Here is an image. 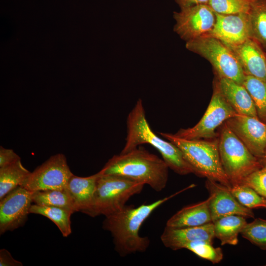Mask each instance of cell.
Returning a JSON list of instances; mask_svg holds the SVG:
<instances>
[{
  "label": "cell",
  "instance_id": "obj_1",
  "mask_svg": "<svg viewBox=\"0 0 266 266\" xmlns=\"http://www.w3.org/2000/svg\"><path fill=\"white\" fill-rule=\"evenodd\" d=\"M195 184L178 192L156 200L150 204H143L135 207L133 205H125L121 210L105 216L102 228L109 231L113 238L114 249L121 257L144 252L148 248L150 241L147 236L142 237L139 231L143 223L151 214L162 204Z\"/></svg>",
  "mask_w": 266,
  "mask_h": 266
},
{
  "label": "cell",
  "instance_id": "obj_2",
  "mask_svg": "<svg viewBox=\"0 0 266 266\" xmlns=\"http://www.w3.org/2000/svg\"><path fill=\"white\" fill-rule=\"evenodd\" d=\"M169 168L163 158L139 146L127 153L113 156L100 172L123 176L160 192L166 186Z\"/></svg>",
  "mask_w": 266,
  "mask_h": 266
},
{
  "label": "cell",
  "instance_id": "obj_3",
  "mask_svg": "<svg viewBox=\"0 0 266 266\" xmlns=\"http://www.w3.org/2000/svg\"><path fill=\"white\" fill-rule=\"evenodd\" d=\"M126 143L120 153H125L148 143L161 153L170 169L182 175L194 173L193 168L185 159L180 149L169 141L158 136L151 129L146 118L141 99H139L127 117Z\"/></svg>",
  "mask_w": 266,
  "mask_h": 266
},
{
  "label": "cell",
  "instance_id": "obj_4",
  "mask_svg": "<svg viewBox=\"0 0 266 266\" xmlns=\"http://www.w3.org/2000/svg\"><path fill=\"white\" fill-rule=\"evenodd\" d=\"M159 134L180 149L194 174L232 188L220 161L218 137L189 140L171 133L160 132Z\"/></svg>",
  "mask_w": 266,
  "mask_h": 266
},
{
  "label": "cell",
  "instance_id": "obj_5",
  "mask_svg": "<svg viewBox=\"0 0 266 266\" xmlns=\"http://www.w3.org/2000/svg\"><path fill=\"white\" fill-rule=\"evenodd\" d=\"M99 173L91 204L83 213L91 217H105L121 210L132 196L141 193L145 185L123 176Z\"/></svg>",
  "mask_w": 266,
  "mask_h": 266
},
{
  "label": "cell",
  "instance_id": "obj_6",
  "mask_svg": "<svg viewBox=\"0 0 266 266\" xmlns=\"http://www.w3.org/2000/svg\"><path fill=\"white\" fill-rule=\"evenodd\" d=\"M219 153L221 164L232 187L241 184L245 179L263 166L224 122L219 134Z\"/></svg>",
  "mask_w": 266,
  "mask_h": 266
},
{
  "label": "cell",
  "instance_id": "obj_7",
  "mask_svg": "<svg viewBox=\"0 0 266 266\" xmlns=\"http://www.w3.org/2000/svg\"><path fill=\"white\" fill-rule=\"evenodd\" d=\"M186 48L207 60L216 76L242 85L245 74L233 53L220 39L205 34L186 42Z\"/></svg>",
  "mask_w": 266,
  "mask_h": 266
},
{
  "label": "cell",
  "instance_id": "obj_8",
  "mask_svg": "<svg viewBox=\"0 0 266 266\" xmlns=\"http://www.w3.org/2000/svg\"><path fill=\"white\" fill-rule=\"evenodd\" d=\"M237 113L222 95L214 80L213 92L209 104L201 119L194 127L180 129L174 133L186 139H213L218 137L215 130Z\"/></svg>",
  "mask_w": 266,
  "mask_h": 266
},
{
  "label": "cell",
  "instance_id": "obj_9",
  "mask_svg": "<svg viewBox=\"0 0 266 266\" xmlns=\"http://www.w3.org/2000/svg\"><path fill=\"white\" fill-rule=\"evenodd\" d=\"M73 174L65 156L58 153L31 172L21 186L31 192L64 189Z\"/></svg>",
  "mask_w": 266,
  "mask_h": 266
},
{
  "label": "cell",
  "instance_id": "obj_10",
  "mask_svg": "<svg viewBox=\"0 0 266 266\" xmlns=\"http://www.w3.org/2000/svg\"><path fill=\"white\" fill-rule=\"evenodd\" d=\"M174 12V31L186 42L208 34L216 21L215 12L207 4L180 8Z\"/></svg>",
  "mask_w": 266,
  "mask_h": 266
},
{
  "label": "cell",
  "instance_id": "obj_11",
  "mask_svg": "<svg viewBox=\"0 0 266 266\" xmlns=\"http://www.w3.org/2000/svg\"><path fill=\"white\" fill-rule=\"evenodd\" d=\"M33 192L19 186L0 200V234L23 226L33 202Z\"/></svg>",
  "mask_w": 266,
  "mask_h": 266
},
{
  "label": "cell",
  "instance_id": "obj_12",
  "mask_svg": "<svg viewBox=\"0 0 266 266\" xmlns=\"http://www.w3.org/2000/svg\"><path fill=\"white\" fill-rule=\"evenodd\" d=\"M225 123L249 151L261 161L266 151V124L258 118L239 114Z\"/></svg>",
  "mask_w": 266,
  "mask_h": 266
},
{
  "label": "cell",
  "instance_id": "obj_13",
  "mask_svg": "<svg viewBox=\"0 0 266 266\" xmlns=\"http://www.w3.org/2000/svg\"><path fill=\"white\" fill-rule=\"evenodd\" d=\"M205 187L209 194V206L213 223L232 215L254 218L252 209L242 205L232 194L231 188L210 179H206Z\"/></svg>",
  "mask_w": 266,
  "mask_h": 266
},
{
  "label": "cell",
  "instance_id": "obj_14",
  "mask_svg": "<svg viewBox=\"0 0 266 266\" xmlns=\"http://www.w3.org/2000/svg\"><path fill=\"white\" fill-rule=\"evenodd\" d=\"M215 24L207 34L220 39L229 46L239 44L250 38L248 14L225 15L215 13Z\"/></svg>",
  "mask_w": 266,
  "mask_h": 266
},
{
  "label": "cell",
  "instance_id": "obj_15",
  "mask_svg": "<svg viewBox=\"0 0 266 266\" xmlns=\"http://www.w3.org/2000/svg\"><path fill=\"white\" fill-rule=\"evenodd\" d=\"M227 46L234 54L245 75L266 82V52L257 42L249 38L239 44Z\"/></svg>",
  "mask_w": 266,
  "mask_h": 266
},
{
  "label": "cell",
  "instance_id": "obj_16",
  "mask_svg": "<svg viewBox=\"0 0 266 266\" xmlns=\"http://www.w3.org/2000/svg\"><path fill=\"white\" fill-rule=\"evenodd\" d=\"M214 237L213 222L201 226L181 228L166 226L160 237L163 245L173 250L183 249L186 244L197 241H204L213 244Z\"/></svg>",
  "mask_w": 266,
  "mask_h": 266
},
{
  "label": "cell",
  "instance_id": "obj_17",
  "mask_svg": "<svg viewBox=\"0 0 266 266\" xmlns=\"http://www.w3.org/2000/svg\"><path fill=\"white\" fill-rule=\"evenodd\" d=\"M214 80L224 97L237 114L258 118L253 100L243 85L216 76Z\"/></svg>",
  "mask_w": 266,
  "mask_h": 266
},
{
  "label": "cell",
  "instance_id": "obj_18",
  "mask_svg": "<svg viewBox=\"0 0 266 266\" xmlns=\"http://www.w3.org/2000/svg\"><path fill=\"white\" fill-rule=\"evenodd\" d=\"M210 198L183 207L166 222V226L181 228L201 226L212 222L209 206Z\"/></svg>",
  "mask_w": 266,
  "mask_h": 266
},
{
  "label": "cell",
  "instance_id": "obj_19",
  "mask_svg": "<svg viewBox=\"0 0 266 266\" xmlns=\"http://www.w3.org/2000/svg\"><path fill=\"white\" fill-rule=\"evenodd\" d=\"M99 172L88 177L73 174L66 189L72 200L75 212L83 213L91 205L96 189Z\"/></svg>",
  "mask_w": 266,
  "mask_h": 266
},
{
  "label": "cell",
  "instance_id": "obj_20",
  "mask_svg": "<svg viewBox=\"0 0 266 266\" xmlns=\"http://www.w3.org/2000/svg\"><path fill=\"white\" fill-rule=\"evenodd\" d=\"M247 223L246 218L239 215L222 217L213 222L215 237L220 240L222 245H236L238 234Z\"/></svg>",
  "mask_w": 266,
  "mask_h": 266
},
{
  "label": "cell",
  "instance_id": "obj_21",
  "mask_svg": "<svg viewBox=\"0 0 266 266\" xmlns=\"http://www.w3.org/2000/svg\"><path fill=\"white\" fill-rule=\"evenodd\" d=\"M248 15L250 38L257 42L266 52V0L251 1Z\"/></svg>",
  "mask_w": 266,
  "mask_h": 266
},
{
  "label": "cell",
  "instance_id": "obj_22",
  "mask_svg": "<svg viewBox=\"0 0 266 266\" xmlns=\"http://www.w3.org/2000/svg\"><path fill=\"white\" fill-rule=\"evenodd\" d=\"M31 172L24 167L21 160L0 167V200L21 186Z\"/></svg>",
  "mask_w": 266,
  "mask_h": 266
},
{
  "label": "cell",
  "instance_id": "obj_23",
  "mask_svg": "<svg viewBox=\"0 0 266 266\" xmlns=\"http://www.w3.org/2000/svg\"><path fill=\"white\" fill-rule=\"evenodd\" d=\"M32 200L34 204L54 206L75 212L73 202L66 189H55L33 192Z\"/></svg>",
  "mask_w": 266,
  "mask_h": 266
},
{
  "label": "cell",
  "instance_id": "obj_24",
  "mask_svg": "<svg viewBox=\"0 0 266 266\" xmlns=\"http://www.w3.org/2000/svg\"><path fill=\"white\" fill-rule=\"evenodd\" d=\"M30 213L44 216L54 222L64 237L71 233L70 216L72 212L62 208L32 204Z\"/></svg>",
  "mask_w": 266,
  "mask_h": 266
},
{
  "label": "cell",
  "instance_id": "obj_25",
  "mask_svg": "<svg viewBox=\"0 0 266 266\" xmlns=\"http://www.w3.org/2000/svg\"><path fill=\"white\" fill-rule=\"evenodd\" d=\"M242 85L253 100L259 119L266 124V82L245 75Z\"/></svg>",
  "mask_w": 266,
  "mask_h": 266
},
{
  "label": "cell",
  "instance_id": "obj_26",
  "mask_svg": "<svg viewBox=\"0 0 266 266\" xmlns=\"http://www.w3.org/2000/svg\"><path fill=\"white\" fill-rule=\"evenodd\" d=\"M231 191L236 200L245 207L250 208H266V200L251 187L244 184L233 186Z\"/></svg>",
  "mask_w": 266,
  "mask_h": 266
},
{
  "label": "cell",
  "instance_id": "obj_27",
  "mask_svg": "<svg viewBox=\"0 0 266 266\" xmlns=\"http://www.w3.org/2000/svg\"><path fill=\"white\" fill-rule=\"evenodd\" d=\"M240 233L253 244L261 249L266 250V219H255L246 224Z\"/></svg>",
  "mask_w": 266,
  "mask_h": 266
},
{
  "label": "cell",
  "instance_id": "obj_28",
  "mask_svg": "<svg viewBox=\"0 0 266 266\" xmlns=\"http://www.w3.org/2000/svg\"><path fill=\"white\" fill-rule=\"evenodd\" d=\"M251 2L248 0H209L207 4L215 13L232 15L248 14Z\"/></svg>",
  "mask_w": 266,
  "mask_h": 266
},
{
  "label": "cell",
  "instance_id": "obj_29",
  "mask_svg": "<svg viewBox=\"0 0 266 266\" xmlns=\"http://www.w3.org/2000/svg\"><path fill=\"white\" fill-rule=\"evenodd\" d=\"M212 244L204 241H197L186 244L183 249H188L198 256L215 264L222 260L223 253L220 247H214Z\"/></svg>",
  "mask_w": 266,
  "mask_h": 266
},
{
  "label": "cell",
  "instance_id": "obj_30",
  "mask_svg": "<svg viewBox=\"0 0 266 266\" xmlns=\"http://www.w3.org/2000/svg\"><path fill=\"white\" fill-rule=\"evenodd\" d=\"M242 184L251 187L266 200V166L250 174Z\"/></svg>",
  "mask_w": 266,
  "mask_h": 266
},
{
  "label": "cell",
  "instance_id": "obj_31",
  "mask_svg": "<svg viewBox=\"0 0 266 266\" xmlns=\"http://www.w3.org/2000/svg\"><path fill=\"white\" fill-rule=\"evenodd\" d=\"M20 160V157L12 149L0 146V167L7 166Z\"/></svg>",
  "mask_w": 266,
  "mask_h": 266
},
{
  "label": "cell",
  "instance_id": "obj_32",
  "mask_svg": "<svg viewBox=\"0 0 266 266\" xmlns=\"http://www.w3.org/2000/svg\"><path fill=\"white\" fill-rule=\"evenodd\" d=\"M0 266H22L23 264L14 259L7 250L3 248L0 250Z\"/></svg>",
  "mask_w": 266,
  "mask_h": 266
},
{
  "label": "cell",
  "instance_id": "obj_33",
  "mask_svg": "<svg viewBox=\"0 0 266 266\" xmlns=\"http://www.w3.org/2000/svg\"><path fill=\"white\" fill-rule=\"evenodd\" d=\"M180 8H185L197 4H207L209 0H175Z\"/></svg>",
  "mask_w": 266,
  "mask_h": 266
},
{
  "label": "cell",
  "instance_id": "obj_34",
  "mask_svg": "<svg viewBox=\"0 0 266 266\" xmlns=\"http://www.w3.org/2000/svg\"><path fill=\"white\" fill-rule=\"evenodd\" d=\"M263 166H266V151L264 157L261 160Z\"/></svg>",
  "mask_w": 266,
  "mask_h": 266
},
{
  "label": "cell",
  "instance_id": "obj_35",
  "mask_svg": "<svg viewBox=\"0 0 266 266\" xmlns=\"http://www.w3.org/2000/svg\"><path fill=\"white\" fill-rule=\"evenodd\" d=\"M249 0V1H254V0Z\"/></svg>",
  "mask_w": 266,
  "mask_h": 266
},
{
  "label": "cell",
  "instance_id": "obj_36",
  "mask_svg": "<svg viewBox=\"0 0 266 266\" xmlns=\"http://www.w3.org/2000/svg\"></svg>",
  "mask_w": 266,
  "mask_h": 266
}]
</instances>
